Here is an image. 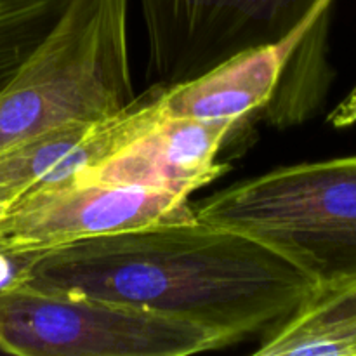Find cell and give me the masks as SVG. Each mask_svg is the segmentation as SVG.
<instances>
[{
	"label": "cell",
	"instance_id": "obj_6",
	"mask_svg": "<svg viewBox=\"0 0 356 356\" xmlns=\"http://www.w3.org/2000/svg\"><path fill=\"white\" fill-rule=\"evenodd\" d=\"M195 216L188 195L72 177L35 188L6 205L0 214V245L42 252Z\"/></svg>",
	"mask_w": 356,
	"mask_h": 356
},
{
	"label": "cell",
	"instance_id": "obj_1",
	"mask_svg": "<svg viewBox=\"0 0 356 356\" xmlns=\"http://www.w3.org/2000/svg\"><path fill=\"white\" fill-rule=\"evenodd\" d=\"M23 285L134 306L233 343L270 332L318 287L259 240L197 216L42 250Z\"/></svg>",
	"mask_w": 356,
	"mask_h": 356
},
{
	"label": "cell",
	"instance_id": "obj_2",
	"mask_svg": "<svg viewBox=\"0 0 356 356\" xmlns=\"http://www.w3.org/2000/svg\"><path fill=\"white\" fill-rule=\"evenodd\" d=\"M136 97L129 0H66L0 90V152L68 122L106 118Z\"/></svg>",
	"mask_w": 356,
	"mask_h": 356
},
{
	"label": "cell",
	"instance_id": "obj_12",
	"mask_svg": "<svg viewBox=\"0 0 356 356\" xmlns=\"http://www.w3.org/2000/svg\"><path fill=\"white\" fill-rule=\"evenodd\" d=\"M2 211H3V207H2V205H0V214H2Z\"/></svg>",
	"mask_w": 356,
	"mask_h": 356
},
{
	"label": "cell",
	"instance_id": "obj_4",
	"mask_svg": "<svg viewBox=\"0 0 356 356\" xmlns=\"http://www.w3.org/2000/svg\"><path fill=\"white\" fill-rule=\"evenodd\" d=\"M235 344L197 323L19 285L0 294V350L19 356H186Z\"/></svg>",
	"mask_w": 356,
	"mask_h": 356
},
{
	"label": "cell",
	"instance_id": "obj_9",
	"mask_svg": "<svg viewBox=\"0 0 356 356\" xmlns=\"http://www.w3.org/2000/svg\"><path fill=\"white\" fill-rule=\"evenodd\" d=\"M257 356H356V280L316 287L287 320L263 336Z\"/></svg>",
	"mask_w": 356,
	"mask_h": 356
},
{
	"label": "cell",
	"instance_id": "obj_7",
	"mask_svg": "<svg viewBox=\"0 0 356 356\" xmlns=\"http://www.w3.org/2000/svg\"><path fill=\"white\" fill-rule=\"evenodd\" d=\"M163 86L152 83L127 108L96 122H68L0 152V205L92 169L160 118Z\"/></svg>",
	"mask_w": 356,
	"mask_h": 356
},
{
	"label": "cell",
	"instance_id": "obj_3",
	"mask_svg": "<svg viewBox=\"0 0 356 356\" xmlns=\"http://www.w3.org/2000/svg\"><path fill=\"white\" fill-rule=\"evenodd\" d=\"M193 207L202 221L277 250L318 287L356 280V155L278 167Z\"/></svg>",
	"mask_w": 356,
	"mask_h": 356
},
{
	"label": "cell",
	"instance_id": "obj_11",
	"mask_svg": "<svg viewBox=\"0 0 356 356\" xmlns=\"http://www.w3.org/2000/svg\"><path fill=\"white\" fill-rule=\"evenodd\" d=\"M38 252L40 250H17L0 245V294L24 284Z\"/></svg>",
	"mask_w": 356,
	"mask_h": 356
},
{
	"label": "cell",
	"instance_id": "obj_8",
	"mask_svg": "<svg viewBox=\"0 0 356 356\" xmlns=\"http://www.w3.org/2000/svg\"><path fill=\"white\" fill-rule=\"evenodd\" d=\"M235 131L229 124L163 117L124 148L76 177L94 183L155 188L190 197L225 172L218 155Z\"/></svg>",
	"mask_w": 356,
	"mask_h": 356
},
{
	"label": "cell",
	"instance_id": "obj_5",
	"mask_svg": "<svg viewBox=\"0 0 356 356\" xmlns=\"http://www.w3.org/2000/svg\"><path fill=\"white\" fill-rule=\"evenodd\" d=\"M334 0H139L152 83L169 87L261 45L329 35Z\"/></svg>",
	"mask_w": 356,
	"mask_h": 356
},
{
	"label": "cell",
	"instance_id": "obj_10",
	"mask_svg": "<svg viewBox=\"0 0 356 356\" xmlns=\"http://www.w3.org/2000/svg\"><path fill=\"white\" fill-rule=\"evenodd\" d=\"M66 0H0V90L47 35Z\"/></svg>",
	"mask_w": 356,
	"mask_h": 356
}]
</instances>
